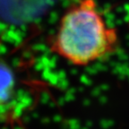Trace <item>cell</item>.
<instances>
[{
    "label": "cell",
    "mask_w": 129,
    "mask_h": 129,
    "mask_svg": "<svg viewBox=\"0 0 129 129\" xmlns=\"http://www.w3.org/2000/svg\"><path fill=\"white\" fill-rule=\"evenodd\" d=\"M118 44L95 0H78L66 11L51 41V50L75 66H87L113 53Z\"/></svg>",
    "instance_id": "1"
},
{
    "label": "cell",
    "mask_w": 129,
    "mask_h": 129,
    "mask_svg": "<svg viewBox=\"0 0 129 129\" xmlns=\"http://www.w3.org/2000/svg\"><path fill=\"white\" fill-rule=\"evenodd\" d=\"M55 0H4L6 16L14 22H28L49 9Z\"/></svg>",
    "instance_id": "2"
},
{
    "label": "cell",
    "mask_w": 129,
    "mask_h": 129,
    "mask_svg": "<svg viewBox=\"0 0 129 129\" xmlns=\"http://www.w3.org/2000/svg\"><path fill=\"white\" fill-rule=\"evenodd\" d=\"M14 85V77L12 70L5 63L0 62V105L10 100Z\"/></svg>",
    "instance_id": "3"
}]
</instances>
